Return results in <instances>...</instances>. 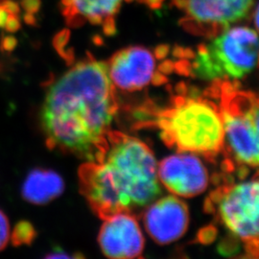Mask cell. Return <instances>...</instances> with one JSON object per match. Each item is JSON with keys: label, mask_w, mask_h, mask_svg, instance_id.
<instances>
[{"label": "cell", "mask_w": 259, "mask_h": 259, "mask_svg": "<svg viewBox=\"0 0 259 259\" xmlns=\"http://www.w3.org/2000/svg\"><path fill=\"white\" fill-rule=\"evenodd\" d=\"M35 229L28 222H19L12 233V240L15 245L30 244L35 238Z\"/></svg>", "instance_id": "5bb4252c"}, {"label": "cell", "mask_w": 259, "mask_h": 259, "mask_svg": "<svg viewBox=\"0 0 259 259\" xmlns=\"http://www.w3.org/2000/svg\"><path fill=\"white\" fill-rule=\"evenodd\" d=\"M103 221L98 243L107 257L127 259L141 256L144 238L139 223L133 215L116 213Z\"/></svg>", "instance_id": "30bf717a"}, {"label": "cell", "mask_w": 259, "mask_h": 259, "mask_svg": "<svg viewBox=\"0 0 259 259\" xmlns=\"http://www.w3.org/2000/svg\"><path fill=\"white\" fill-rule=\"evenodd\" d=\"M212 93L225 130L224 149L236 164L259 167V93L237 89L232 81L213 82Z\"/></svg>", "instance_id": "5b68a950"}, {"label": "cell", "mask_w": 259, "mask_h": 259, "mask_svg": "<svg viewBox=\"0 0 259 259\" xmlns=\"http://www.w3.org/2000/svg\"><path fill=\"white\" fill-rule=\"evenodd\" d=\"M143 221L152 239L166 245L178 240L186 232L189 223L188 208L176 196H166L150 204Z\"/></svg>", "instance_id": "8fae6325"}, {"label": "cell", "mask_w": 259, "mask_h": 259, "mask_svg": "<svg viewBox=\"0 0 259 259\" xmlns=\"http://www.w3.org/2000/svg\"><path fill=\"white\" fill-rule=\"evenodd\" d=\"M117 111L107 64L89 54L47 89L40 111L47 145L85 161L96 160L107 147Z\"/></svg>", "instance_id": "6da1fadb"}, {"label": "cell", "mask_w": 259, "mask_h": 259, "mask_svg": "<svg viewBox=\"0 0 259 259\" xmlns=\"http://www.w3.org/2000/svg\"><path fill=\"white\" fill-rule=\"evenodd\" d=\"M155 126L167 146L180 152L215 157L224 148L225 130L218 105L200 97H176L154 114Z\"/></svg>", "instance_id": "3957f363"}, {"label": "cell", "mask_w": 259, "mask_h": 259, "mask_svg": "<svg viewBox=\"0 0 259 259\" xmlns=\"http://www.w3.org/2000/svg\"><path fill=\"white\" fill-rule=\"evenodd\" d=\"M11 238V230L8 218L0 210V251L3 250Z\"/></svg>", "instance_id": "9a60e30c"}, {"label": "cell", "mask_w": 259, "mask_h": 259, "mask_svg": "<svg viewBox=\"0 0 259 259\" xmlns=\"http://www.w3.org/2000/svg\"><path fill=\"white\" fill-rule=\"evenodd\" d=\"M253 23H254L255 29L259 34V2L256 8L254 10V13H253Z\"/></svg>", "instance_id": "2e32d148"}, {"label": "cell", "mask_w": 259, "mask_h": 259, "mask_svg": "<svg viewBox=\"0 0 259 259\" xmlns=\"http://www.w3.org/2000/svg\"><path fill=\"white\" fill-rule=\"evenodd\" d=\"M209 204L218 220L247 252L259 256V179L224 185L210 195Z\"/></svg>", "instance_id": "8992f818"}, {"label": "cell", "mask_w": 259, "mask_h": 259, "mask_svg": "<svg viewBox=\"0 0 259 259\" xmlns=\"http://www.w3.org/2000/svg\"><path fill=\"white\" fill-rule=\"evenodd\" d=\"M65 182L57 172L36 168L28 174L21 187V195L28 203L42 205L64 192Z\"/></svg>", "instance_id": "4fadbf2b"}, {"label": "cell", "mask_w": 259, "mask_h": 259, "mask_svg": "<svg viewBox=\"0 0 259 259\" xmlns=\"http://www.w3.org/2000/svg\"><path fill=\"white\" fill-rule=\"evenodd\" d=\"M81 193L102 220L153 203L161 188L152 150L139 139L111 130L96 160L79 169Z\"/></svg>", "instance_id": "7a4b0ae2"}, {"label": "cell", "mask_w": 259, "mask_h": 259, "mask_svg": "<svg viewBox=\"0 0 259 259\" xmlns=\"http://www.w3.org/2000/svg\"><path fill=\"white\" fill-rule=\"evenodd\" d=\"M131 0H61V12L69 27L87 23L102 26L107 35L116 31L115 18L123 2Z\"/></svg>", "instance_id": "7c38bea8"}, {"label": "cell", "mask_w": 259, "mask_h": 259, "mask_svg": "<svg viewBox=\"0 0 259 259\" xmlns=\"http://www.w3.org/2000/svg\"><path fill=\"white\" fill-rule=\"evenodd\" d=\"M258 65V32L247 26H231L198 47L191 71L195 77L212 83L235 81Z\"/></svg>", "instance_id": "277c9868"}, {"label": "cell", "mask_w": 259, "mask_h": 259, "mask_svg": "<svg viewBox=\"0 0 259 259\" xmlns=\"http://www.w3.org/2000/svg\"><path fill=\"white\" fill-rule=\"evenodd\" d=\"M106 64L114 87L125 92L140 91L155 77L156 59L145 47L123 48Z\"/></svg>", "instance_id": "9c48e42d"}, {"label": "cell", "mask_w": 259, "mask_h": 259, "mask_svg": "<svg viewBox=\"0 0 259 259\" xmlns=\"http://www.w3.org/2000/svg\"><path fill=\"white\" fill-rule=\"evenodd\" d=\"M157 176L167 190L186 198L201 194L208 185L205 167L192 153L165 157L157 167Z\"/></svg>", "instance_id": "ba28073f"}, {"label": "cell", "mask_w": 259, "mask_h": 259, "mask_svg": "<svg viewBox=\"0 0 259 259\" xmlns=\"http://www.w3.org/2000/svg\"><path fill=\"white\" fill-rule=\"evenodd\" d=\"M255 0H176L184 12L182 25L197 35L214 37L246 19Z\"/></svg>", "instance_id": "52a82bcc"}]
</instances>
